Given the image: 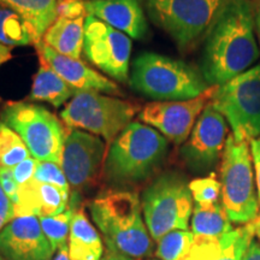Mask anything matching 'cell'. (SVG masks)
<instances>
[{"label": "cell", "instance_id": "cell-1", "mask_svg": "<svg viewBox=\"0 0 260 260\" xmlns=\"http://www.w3.org/2000/svg\"><path fill=\"white\" fill-rule=\"evenodd\" d=\"M259 58L254 6L249 0H230L205 38L201 74L209 86H222Z\"/></svg>", "mask_w": 260, "mask_h": 260}, {"label": "cell", "instance_id": "cell-2", "mask_svg": "<svg viewBox=\"0 0 260 260\" xmlns=\"http://www.w3.org/2000/svg\"><path fill=\"white\" fill-rule=\"evenodd\" d=\"M94 223L107 248L133 259L149 256L153 241L141 214V201L133 191H107L89 205Z\"/></svg>", "mask_w": 260, "mask_h": 260}, {"label": "cell", "instance_id": "cell-3", "mask_svg": "<svg viewBox=\"0 0 260 260\" xmlns=\"http://www.w3.org/2000/svg\"><path fill=\"white\" fill-rule=\"evenodd\" d=\"M130 83L145 96L164 102L193 99L211 87L195 68L153 52L134 60Z\"/></svg>", "mask_w": 260, "mask_h": 260}, {"label": "cell", "instance_id": "cell-4", "mask_svg": "<svg viewBox=\"0 0 260 260\" xmlns=\"http://www.w3.org/2000/svg\"><path fill=\"white\" fill-rule=\"evenodd\" d=\"M168 140L147 124L133 122L110 146L106 172L115 181H139L160 164Z\"/></svg>", "mask_w": 260, "mask_h": 260}, {"label": "cell", "instance_id": "cell-5", "mask_svg": "<svg viewBox=\"0 0 260 260\" xmlns=\"http://www.w3.org/2000/svg\"><path fill=\"white\" fill-rule=\"evenodd\" d=\"M254 180L249 142L236 141L229 135L220 165V199L232 223L245 225L259 216L260 205Z\"/></svg>", "mask_w": 260, "mask_h": 260}, {"label": "cell", "instance_id": "cell-6", "mask_svg": "<svg viewBox=\"0 0 260 260\" xmlns=\"http://www.w3.org/2000/svg\"><path fill=\"white\" fill-rule=\"evenodd\" d=\"M189 183L175 172H167L152 182L142 194V213L154 241L174 230H188L194 210Z\"/></svg>", "mask_w": 260, "mask_h": 260}, {"label": "cell", "instance_id": "cell-7", "mask_svg": "<svg viewBox=\"0 0 260 260\" xmlns=\"http://www.w3.org/2000/svg\"><path fill=\"white\" fill-rule=\"evenodd\" d=\"M230 0H145L152 21L170 35L181 50L206 38Z\"/></svg>", "mask_w": 260, "mask_h": 260}, {"label": "cell", "instance_id": "cell-8", "mask_svg": "<svg viewBox=\"0 0 260 260\" xmlns=\"http://www.w3.org/2000/svg\"><path fill=\"white\" fill-rule=\"evenodd\" d=\"M2 121L21 136L32 158L61 164L65 129L51 111L37 104L11 102L2 109Z\"/></svg>", "mask_w": 260, "mask_h": 260}, {"label": "cell", "instance_id": "cell-9", "mask_svg": "<svg viewBox=\"0 0 260 260\" xmlns=\"http://www.w3.org/2000/svg\"><path fill=\"white\" fill-rule=\"evenodd\" d=\"M138 111L132 103L118 98L98 92H77L60 116L68 128L87 130L112 144Z\"/></svg>", "mask_w": 260, "mask_h": 260}, {"label": "cell", "instance_id": "cell-10", "mask_svg": "<svg viewBox=\"0 0 260 260\" xmlns=\"http://www.w3.org/2000/svg\"><path fill=\"white\" fill-rule=\"evenodd\" d=\"M210 103L226 119L236 141L260 138V64L217 86Z\"/></svg>", "mask_w": 260, "mask_h": 260}, {"label": "cell", "instance_id": "cell-11", "mask_svg": "<svg viewBox=\"0 0 260 260\" xmlns=\"http://www.w3.org/2000/svg\"><path fill=\"white\" fill-rule=\"evenodd\" d=\"M132 39L93 16L84 21L83 50L90 63L118 82L129 77Z\"/></svg>", "mask_w": 260, "mask_h": 260}, {"label": "cell", "instance_id": "cell-12", "mask_svg": "<svg viewBox=\"0 0 260 260\" xmlns=\"http://www.w3.org/2000/svg\"><path fill=\"white\" fill-rule=\"evenodd\" d=\"M216 87L211 86L193 99L149 103L139 112V118L175 145L184 144L201 112L212 100Z\"/></svg>", "mask_w": 260, "mask_h": 260}, {"label": "cell", "instance_id": "cell-13", "mask_svg": "<svg viewBox=\"0 0 260 260\" xmlns=\"http://www.w3.org/2000/svg\"><path fill=\"white\" fill-rule=\"evenodd\" d=\"M104 155L105 144L99 136L81 129H65L60 167L71 187L82 188L95 180Z\"/></svg>", "mask_w": 260, "mask_h": 260}, {"label": "cell", "instance_id": "cell-14", "mask_svg": "<svg viewBox=\"0 0 260 260\" xmlns=\"http://www.w3.org/2000/svg\"><path fill=\"white\" fill-rule=\"evenodd\" d=\"M228 122L209 103L198 118L181 153L195 169H209L223 154L228 139Z\"/></svg>", "mask_w": 260, "mask_h": 260}, {"label": "cell", "instance_id": "cell-15", "mask_svg": "<svg viewBox=\"0 0 260 260\" xmlns=\"http://www.w3.org/2000/svg\"><path fill=\"white\" fill-rule=\"evenodd\" d=\"M54 252L38 217H15L0 230V254L5 260H51Z\"/></svg>", "mask_w": 260, "mask_h": 260}, {"label": "cell", "instance_id": "cell-16", "mask_svg": "<svg viewBox=\"0 0 260 260\" xmlns=\"http://www.w3.org/2000/svg\"><path fill=\"white\" fill-rule=\"evenodd\" d=\"M39 57L44 58L75 92H104L121 95L119 87L107 77L93 70L80 59L58 53L44 41L35 45Z\"/></svg>", "mask_w": 260, "mask_h": 260}, {"label": "cell", "instance_id": "cell-17", "mask_svg": "<svg viewBox=\"0 0 260 260\" xmlns=\"http://www.w3.org/2000/svg\"><path fill=\"white\" fill-rule=\"evenodd\" d=\"M87 16L140 40L147 32V21L141 0H86Z\"/></svg>", "mask_w": 260, "mask_h": 260}, {"label": "cell", "instance_id": "cell-18", "mask_svg": "<svg viewBox=\"0 0 260 260\" xmlns=\"http://www.w3.org/2000/svg\"><path fill=\"white\" fill-rule=\"evenodd\" d=\"M69 207V191L56 186L30 180L19 186L18 201L14 205V217L56 216Z\"/></svg>", "mask_w": 260, "mask_h": 260}, {"label": "cell", "instance_id": "cell-19", "mask_svg": "<svg viewBox=\"0 0 260 260\" xmlns=\"http://www.w3.org/2000/svg\"><path fill=\"white\" fill-rule=\"evenodd\" d=\"M58 0H0V5L14 10L27 22L34 46L57 19Z\"/></svg>", "mask_w": 260, "mask_h": 260}, {"label": "cell", "instance_id": "cell-20", "mask_svg": "<svg viewBox=\"0 0 260 260\" xmlns=\"http://www.w3.org/2000/svg\"><path fill=\"white\" fill-rule=\"evenodd\" d=\"M84 18L69 19L57 17L45 32L42 41L57 51L74 59H80L84 41Z\"/></svg>", "mask_w": 260, "mask_h": 260}, {"label": "cell", "instance_id": "cell-21", "mask_svg": "<svg viewBox=\"0 0 260 260\" xmlns=\"http://www.w3.org/2000/svg\"><path fill=\"white\" fill-rule=\"evenodd\" d=\"M70 260H102L104 247L99 233L82 210L73 217L69 235Z\"/></svg>", "mask_w": 260, "mask_h": 260}, {"label": "cell", "instance_id": "cell-22", "mask_svg": "<svg viewBox=\"0 0 260 260\" xmlns=\"http://www.w3.org/2000/svg\"><path fill=\"white\" fill-rule=\"evenodd\" d=\"M40 68H39L29 98L34 102H46L54 107H59L73 99L77 92L71 88L65 81L50 67L44 58L39 57Z\"/></svg>", "mask_w": 260, "mask_h": 260}, {"label": "cell", "instance_id": "cell-23", "mask_svg": "<svg viewBox=\"0 0 260 260\" xmlns=\"http://www.w3.org/2000/svg\"><path fill=\"white\" fill-rule=\"evenodd\" d=\"M234 229L222 203L209 206L194 205L191 214V233L197 236L220 237Z\"/></svg>", "mask_w": 260, "mask_h": 260}, {"label": "cell", "instance_id": "cell-24", "mask_svg": "<svg viewBox=\"0 0 260 260\" xmlns=\"http://www.w3.org/2000/svg\"><path fill=\"white\" fill-rule=\"evenodd\" d=\"M0 44L6 47L34 45L27 22L14 10L0 5Z\"/></svg>", "mask_w": 260, "mask_h": 260}, {"label": "cell", "instance_id": "cell-25", "mask_svg": "<svg viewBox=\"0 0 260 260\" xmlns=\"http://www.w3.org/2000/svg\"><path fill=\"white\" fill-rule=\"evenodd\" d=\"M31 157L24 141L17 133L2 122L0 124V167L14 169Z\"/></svg>", "mask_w": 260, "mask_h": 260}, {"label": "cell", "instance_id": "cell-26", "mask_svg": "<svg viewBox=\"0 0 260 260\" xmlns=\"http://www.w3.org/2000/svg\"><path fill=\"white\" fill-rule=\"evenodd\" d=\"M76 211L73 206H69L64 212L56 216L42 217L40 219V224L42 232L51 242L54 251L61 248V247L68 246L70 235L71 222Z\"/></svg>", "mask_w": 260, "mask_h": 260}, {"label": "cell", "instance_id": "cell-27", "mask_svg": "<svg viewBox=\"0 0 260 260\" xmlns=\"http://www.w3.org/2000/svg\"><path fill=\"white\" fill-rule=\"evenodd\" d=\"M195 235L189 230H174L158 241L155 255L160 260H181L194 241Z\"/></svg>", "mask_w": 260, "mask_h": 260}, {"label": "cell", "instance_id": "cell-28", "mask_svg": "<svg viewBox=\"0 0 260 260\" xmlns=\"http://www.w3.org/2000/svg\"><path fill=\"white\" fill-rule=\"evenodd\" d=\"M254 237L251 223L226 233L224 235L223 252L217 260H242Z\"/></svg>", "mask_w": 260, "mask_h": 260}, {"label": "cell", "instance_id": "cell-29", "mask_svg": "<svg viewBox=\"0 0 260 260\" xmlns=\"http://www.w3.org/2000/svg\"><path fill=\"white\" fill-rule=\"evenodd\" d=\"M189 189L195 205L209 206L219 203V198H222V184L213 172L206 177L190 181Z\"/></svg>", "mask_w": 260, "mask_h": 260}, {"label": "cell", "instance_id": "cell-30", "mask_svg": "<svg viewBox=\"0 0 260 260\" xmlns=\"http://www.w3.org/2000/svg\"><path fill=\"white\" fill-rule=\"evenodd\" d=\"M224 235L220 237L195 235L190 248L181 260H217L223 252Z\"/></svg>", "mask_w": 260, "mask_h": 260}, {"label": "cell", "instance_id": "cell-31", "mask_svg": "<svg viewBox=\"0 0 260 260\" xmlns=\"http://www.w3.org/2000/svg\"><path fill=\"white\" fill-rule=\"evenodd\" d=\"M32 180L40 182V183L56 186L65 191H70V184L67 180L63 169L56 162L39 161Z\"/></svg>", "mask_w": 260, "mask_h": 260}, {"label": "cell", "instance_id": "cell-32", "mask_svg": "<svg viewBox=\"0 0 260 260\" xmlns=\"http://www.w3.org/2000/svg\"><path fill=\"white\" fill-rule=\"evenodd\" d=\"M57 16L69 19L87 17L84 0H58Z\"/></svg>", "mask_w": 260, "mask_h": 260}, {"label": "cell", "instance_id": "cell-33", "mask_svg": "<svg viewBox=\"0 0 260 260\" xmlns=\"http://www.w3.org/2000/svg\"><path fill=\"white\" fill-rule=\"evenodd\" d=\"M0 186H2L6 197L11 200L12 205L17 203L19 184L17 183V181L15 180L12 169L0 167Z\"/></svg>", "mask_w": 260, "mask_h": 260}, {"label": "cell", "instance_id": "cell-34", "mask_svg": "<svg viewBox=\"0 0 260 260\" xmlns=\"http://www.w3.org/2000/svg\"><path fill=\"white\" fill-rule=\"evenodd\" d=\"M38 164H39V160H37V159L32 157H29L28 159H25V160L19 162L17 167L12 169L15 180L17 181L19 186L25 184L27 182L32 180L35 171H37Z\"/></svg>", "mask_w": 260, "mask_h": 260}, {"label": "cell", "instance_id": "cell-35", "mask_svg": "<svg viewBox=\"0 0 260 260\" xmlns=\"http://www.w3.org/2000/svg\"><path fill=\"white\" fill-rule=\"evenodd\" d=\"M14 218V205L0 186V230Z\"/></svg>", "mask_w": 260, "mask_h": 260}, {"label": "cell", "instance_id": "cell-36", "mask_svg": "<svg viewBox=\"0 0 260 260\" xmlns=\"http://www.w3.org/2000/svg\"><path fill=\"white\" fill-rule=\"evenodd\" d=\"M251 154L253 160V169H254V177L256 184V194L260 205V138H256L249 142Z\"/></svg>", "mask_w": 260, "mask_h": 260}, {"label": "cell", "instance_id": "cell-37", "mask_svg": "<svg viewBox=\"0 0 260 260\" xmlns=\"http://www.w3.org/2000/svg\"><path fill=\"white\" fill-rule=\"evenodd\" d=\"M242 260H260V241L258 239L254 237L252 240Z\"/></svg>", "mask_w": 260, "mask_h": 260}, {"label": "cell", "instance_id": "cell-38", "mask_svg": "<svg viewBox=\"0 0 260 260\" xmlns=\"http://www.w3.org/2000/svg\"><path fill=\"white\" fill-rule=\"evenodd\" d=\"M102 260H134V259L130 258V256H128V255L122 254V253L113 251V249L107 248L105 255L103 256Z\"/></svg>", "mask_w": 260, "mask_h": 260}, {"label": "cell", "instance_id": "cell-39", "mask_svg": "<svg viewBox=\"0 0 260 260\" xmlns=\"http://www.w3.org/2000/svg\"><path fill=\"white\" fill-rule=\"evenodd\" d=\"M11 58H12L11 48L6 47L4 45L0 44V67H2L3 64L8 63ZM0 102H2V98H0Z\"/></svg>", "mask_w": 260, "mask_h": 260}, {"label": "cell", "instance_id": "cell-40", "mask_svg": "<svg viewBox=\"0 0 260 260\" xmlns=\"http://www.w3.org/2000/svg\"><path fill=\"white\" fill-rule=\"evenodd\" d=\"M51 260H70L69 247L65 246V247H61L59 249H57V251L54 252V255L51 258Z\"/></svg>", "mask_w": 260, "mask_h": 260}, {"label": "cell", "instance_id": "cell-41", "mask_svg": "<svg viewBox=\"0 0 260 260\" xmlns=\"http://www.w3.org/2000/svg\"><path fill=\"white\" fill-rule=\"evenodd\" d=\"M254 24H255L256 40H258V45L260 48V4L256 5V8L254 9Z\"/></svg>", "mask_w": 260, "mask_h": 260}, {"label": "cell", "instance_id": "cell-42", "mask_svg": "<svg viewBox=\"0 0 260 260\" xmlns=\"http://www.w3.org/2000/svg\"><path fill=\"white\" fill-rule=\"evenodd\" d=\"M251 224L253 226V232H254V236L260 241V213L253 222H251Z\"/></svg>", "mask_w": 260, "mask_h": 260}, {"label": "cell", "instance_id": "cell-43", "mask_svg": "<svg viewBox=\"0 0 260 260\" xmlns=\"http://www.w3.org/2000/svg\"><path fill=\"white\" fill-rule=\"evenodd\" d=\"M0 260H5V259L2 256V254H0Z\"/></svg>", "mask_w": 260, "mask_h": 260}, {"label": "cell", "instance_id": "cell-44", "mask_svg": "<svg viewBox=\"0 0 260 260\" xmlns=\"http://www.w3.org/2000/svg\"><path fill=\"white\" fill-rule=\"evenodd\" d=\"M0 124H2V122H0Z\"/></svg>", "mask_w": 260, "mask_h": 260}]
</instances>
